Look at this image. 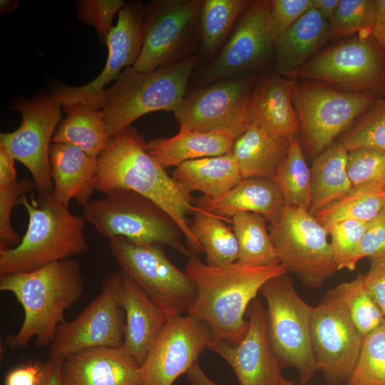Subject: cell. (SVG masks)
<instances>
[{
  "mask_svg": "<svg viewBox=\"0 0 385 385\" xmlns=\"http://www.w3.org/2000/svg\"><path fill=\"white\" fill-rule=\"evenodd\" d=\"M49 158L53 184L51 196L66 206L72 200L86 205L96 190L97 159L67 143H51Z\"/></svg>",
  "mask_w": 385,
  "mask_h": 385,
  "instance_id": "d4e9b609",
  "label": "cell"
},
{
  "mask_svg": "<svg viewBox=\"0 0 385 385\" xmlns=\"http://www.w3.org/2000/svg\"><path fill=\"white\" fill-rule=\"evenodd\" d=\"M122 0H80L76 4L79 21L92 26L103 42L113 28L115 15L125 5Z\"/></svg>",
  "mask_w": 385,
  "mask_h": 385,
  "instance_id": "ee69618b",
  "label": "cell"
},
{
  "mask_svg": "<svg viewBox=\"0 0 385 385\" xmlns=\"http://www.w3.org/2000/svg\"><path fill=\"white\" fill-rule=\"evenodd\" d=\"M371 35L379 48L385 53V0H376L374 21Z\"/></svg>",
  "mask_w": 385,
  "mask_h": 385,
  "instance_id": "f907efd6",
  "label": "cell"
},
{
  "mask_svg": "<svg viewBox=\"0 0 385 385\" xmlns=\"http://www.w3.org/2000/svg\"><path fill=\"white\" fill-rule=\"evenodd\" d=\"M187 375L192 385H217L209 379L197 362L190 367Z\"/></svg>",
  "mask_w": 385,
  "mask_h": 385,
  "instance_id": "db71d44e",
  "label": "cell"
},
{
  "mask_svg": "<svg viewBox=\"0 0 385 385\" xmlns=\"http://www.w3.org/2000/svg\"><path fill=\"white\" fill-rule=\"evenodd\" d=\"M276 41L271 1H252L222 49L204 69L203 82L207 85L262 68Z\"/></svg>",
  "mask_w": 385,
  "mask_h": 385,
  "instance_id": "ac0fdd59",
  "label": "cell"
},
{
  "mask_svg": "<svg viewBox=\"0 0 385 385\" xmlns=\"http://www.w3.org/2000/svg\"><path fill=\"white\" fill-rule=\"evenodd\" d=\"M346 169L352 186L385 180V151L367 148L349 150Z\"/></svg>",
  "mask_w": 385,
  "mask_h": 385,
  "instance_id": "7bdbcfd3",
  "label": "cell"
},
{
  "mask_svg": "<svg viewBox=\"0 0 385 385\" xmlns=\"http://www.w3.org/2000/svg\"><path fill=\"white\" fill-rule=\"evenodd\" d=\"M290 141L251 123L234 142V155L242 179L263 178L274 181L286 159Z\"/></svg>",
  "mask_w": 385,
  "mask_h": 385,
  "instance_id": "4316f807",
  "label": "cell"
},
{
  "mask_svg": "<svg viewBox=\"0 0 385 385\" xmlns=\"http://www.w3.org/2000/svg\"><path fill=\"white\" fill-rule=\"evenodd\" d=\"M122 280L120 272L107 274L101 293L74 319L59 325L48 346L49 359L64 358L98 347H121L125 322L119 302Z\"/></svg>",
  "mask_w": 385,
  "mask_h": 385,
  "instance_id": "5bb4252c",
  "label": "cell"
},
{
  "mask_svg": "<svg viewBox=\"0 0 385 385\" xmlns=\"http://www.w3.org/2000/svg\"><path fill=\"white\" fill-rule=\"evenodd\" d=\"M18 205L27 212V229L17 246L0 250V276L31 272L88 251L86 220L51 195L38 197L32 192Z\"/></svg>",
  "mask_w": 385,
  "mask_h": 385,
  "instance_id": "277c9868",
  "label": "cell"
},
{
  "mask_svg": "<svg viewBox=\"0 0 385 385\" xmlns=\"http://www.w3.org/2000/svg\"><path fill=\"white\" fill-rule=\"evenodd\" d=\"M253 74L222 79L186 96L174 111L180 128L220 132L235 139L248 127Z\"/></svg>",
  "mask_w": 385,
  "mask_h": 385,
  "instance_id": "9a60e30c",
  "label": "cell"
},
{
  "mask_svg": "<svg viewBox=\"0 0 385 385\" xmlns=\"http://www.w3.org/2000/svg\"><path fill=\"white\" fill-rule=\"evenodd\" d=\"M248 118L270 133L289 141L297 138L299 123L293 106L289 78L279 74L261 78L251 93Z\"/></svg>",
  "mask_w": 385,
  "mask_h": 385,
  "instance_id": "cb8c5ba5",
  "label": "cell"
},
{
  "mask_svg": "<svg viewBox=\"0 0 385 385\" xmlns=\"http://www.w3.org/2000/svg\"><path fill=\"white\" fill-rule=\"evenodd\" d=\"M252 1L202 0L200 14V47L202 56L214 55Z\"/></svg>",
  "mask_w": 385,
  "mask_h": 385,
  "instance_id": "e575fe53",
  "label": "cell"
},
{
  "mask_svg": "<svg viewBox=\"0 0 385 385\" xmlns=\"http://www.w3.org/2000/svg\"><path fill=\"white\" fill-rule=\"evenodd\" d=\"M19 5V1L14 0H1L0 10L1 14H9L14 11Z\"/></svg>",
  "mask_w": 385,
  "mask_h": 385,
  "instance_id": "11a10c76",
  "label": "cell"
},
{
  "mask_svg": "<svg viewBox=\"0 0 385 385\" xmlns=\"http://www.w3.org/2000/svg\"><path fill=\"white\" fill-rule=\"evenodd\" d=\"M339 142L348 151L359 148L385 151V96L377 98L343 133Z\"/></svg>",
  "mask_w": 385,
  "mask_h": 385,
  "instance_id": "f35d334b",
  "label": "cell"
},
{
  "mask_svg": "<svg viewBox=\"0 0 385 385\" xmlns=\"http://www.w3.org/2000/svg\"><path fill=\"white\" fill-rule=\"evenodd\" d=\"M269 233L279 263L304 286L319 288L338 271L327 230L309 210L284 205Z\"/></svg>",
  "mask_w": 385,
  "mask_h": 385,
  "instance_id": "8fae6325",
  "label": "cell"
},
{
  "mask_svg": "<svg viewBox=\"0 0 385 385\" xmlns=\"http://www.w3.org/2000/svg\"><path fill=\"white\" fill-rule=\"evenodd\" d=\"M171 177L185 192L200 191L210 199L223 195L242 179L232 152L182 163Z\"/></svg>",
  "mask_w": 385,
  "mask_h": 385,
  "instance_id": "f1b7e54d",
  "label": "cell"
},
{
  "mask_svg": "<svg viewBox=\"0 0 385 385\" xmlns=\"http://www.w3.org/2000/svg\"><path fill=\"white\" fill-rule=\"evenodd\" d=\"M67 114L58 125L52 143L75 145L90 157L97 159L110 140L102 109L82 104L62 107Z\"/></svg>",
  "mask_w": 385,
  "mask_h": 385,
  "instance_id": "4dcf8cb0",
  "label": "cell"
},
{
  "mask_svg": "<svg viewBox=\"0 0 385 385\" xmlns=\"http://www.w3.org/2000/svg\"><path fill=\"white\" fill-rule=\"evenodd\" d=\"M247 313L249 326L240 343L212 340L208 349L230 364L240 385H279L282 367L270 340L266 308L255 298Z\"/></svg>",
  "mask_w": 385,
  "mask_h": 385,
  "instance_id": "ffe728a7",
  "label": "cell"
},
{
  "mask_svg": "<svg viewBox=\"0 0 385 385\" xmlns=\"http://www.w3.org/2000/svg\"><path fill=\"white\" fill-rule=\"evenodd\" d=\"M279 385H294V384L292 381H290L283 376Z\"/></svg>",
  "mask_w": 385,
  "mask_h": 385,
  "instance_id": "9f6ffc18",
  "label": "cell"
},
{
  "mask_svg": "<svg viewBox=\"0 0 385 385\" xmlns=\"http://www.w3.org/2000/svg\"><path fill=\"white\" fill-rule=\"evenodd\" d=\"M284 205L309 210L311 205V175L298 137L290 141L288 155L274 180Z\"/></svg>",
  "mask_w": 385,
  "mask_h": 385,
  "instance_id": "d590c367",
  "label": "cell"
},
{
  "mask_svg": "<svg viewBox=\"0 0 385 385\" xmlns=\"http://www.w3.org/2000/svg\"><path fill=\"white\" fill-rule=\"evenodd\" d=\"M146 144L131 125L112 136L97 158L96 190L105 195L116 190H130L151 200L178 223L190 249L201 254L203 248L187 219L199 209L195 200L148 153Z\"/></svg>",
  "mask_w": 385,
  "mask_h": 385,
  "instance_id": "6da1fadb",
  "label": "cell"
},
{
  "mask_svg": "<svg viewBox=\"0 0 385 385\" xmlns=\"http://www.w3.org/2000/svg\"><path fill=\"white\" fill-rule=\"evenodd\" d=\"M334 289L363 337L385 320L384 314L364 284V274H359L351 281L342 282Z\"/></svg>",
  "mask_w": 385,
  "mask_h": 385,
  "instance_id": "8d00e7d4",
  "label": "cell"
},
{
  "mask_svg": "<svg viewBox=\"0 0 385 385\" xmlns=\"http://www.w3.org/2000/svg\"><path fill=\"white\" fill-rule=\"evenodd\" d=\"M348 150L340 142L331 144L315 158L311 168V205L315 216L344 197L352 188L347 173Z\"/></svg>",
  "mask_w": 385,
  "mask_h": 385,
  "instance_id": "f546056e",
  "label": "cell"
},
{
  "mask_svg": "<svg viewBox=\"0 0 385 385\" xmlns=\"http://www.w3.org/2000/svg\"><path fill=\"white\" fill-rule=\"evenodd\" d=\"M108 244L120 272L145 292L168 319L189 310L197 297L195 284L171 262L163 246L137 244L123 237H111Z\"/></svg>",
  "mask_w": 385,
  "mask_h": 385,
  "instance_id": "9c48e42d",
  "label": "cell"
},
{
  "mask_svg": "<svg viewBox=\"0 0 385 385\" xmlns=\"http://www.w3.org/2000/svg\"><path fill=\"white\" fill-rule=\"evenodd\" d=\"M385 207V180L352 186L342 198L315 217L325 227L344 220L369 222Z\"/></svg>",
  "mask_w": 385,
  "mask_h": 385,
  "instance_id": "1f68e13d",
  "label": "cell"
},
{
  "mask_svg": "<svg viewBox=\"0 0 385 385\" xmlns=\"http://www.w3.org/2000/svg\"><path fill=\"white\" fill-rule=\"evenodd\" d=\"M345 385H385V320L364 337L355 367Z\"/></svg>",
  "mask_w": 385,
  "mask_h": 385,
  "instance_id": "74e56055",
  "label": "cell"
},
{
  "mask_svg": "<svg viewBox=\"0 0 385 385\" xmlns=\"http://www.w3.org/2000/svg\"><path fill=\"white\" fill-rule=\"evenodd\" d=\"M185 272L195 284L197 297L187 314L204 322L212 340L240 343L249 323L245 314L263 284L287 273L280 263L250 267L237 262L222 267L203 263L193 252Z\"/></svg>",
  "mask_w": 385,
  "mask_h": 385,
  "instance_id": "7a4b0ae2",
  "label": "cell"
},
{
  "mask_svg": "<svg viewBox=\"0 0 385 385\" xmlns=\"http://www.w3.org/2000/svg\"><path fill=\"white\" fill-rule=\"evenodd\" d=\"M329 38V21L312 7L277 39V73L292 78Z\"/></svg>",
  "mask_w": 385,
  "mask_h": 385,
  "instance_id": "484cf974",
  "label": "cell"
},
{
  "mask_svg": "<svg viewBox=\"0 0 385 385\" xmlns=\"http://www.w3.org/2000/svg\"><path fill=\"white\" fill-rule=\"evenodd\" d=\"M202 0H154L145 6L141 52L133 66L149 72L176 63L193 54L200 43Z\"/></svg>",
  "mask_w": 385,
  "mask_h": 385,
  "instance_id": "7c38bea8",
  "label": "cell"
},
{
  "mask_svg": "<svg viewBox=\"0 0 385 385\" xmlns=\"http://www.w3.org/2000/svg\"><path fill=\"white\" fill-rule=\"evenodd\" d=\"M367 225L368 222L362 221L344 220L326 227L331 237L330 244L338 271L355 270L358 249Z\"/></svg>",
  "mask_w": 385,
  "mask_h": 385,
  "instance_id": "60d3db41",
  "label": "cell"
},
{
  "mask_svg": "<svg viewBox=\"0 0 385 385\" xmlns=\"http://www.w3.org/2000/svg\"><path fill=\"white\" fill-rule=\"evenodd\" d=\"M267 302V325L272 349L282 367H294L301 385L319 371L311 342L314 307L307 304L284 273L267 281L260 290Z\"/></svg>",
  "mask_w": 385,
  "mask_h": 385,
  "instance_id": "52a82bcc",
  "label": "cell"
},
{
  "mask_svg": "<svg viewBox=\"0 0 385 385\" xmlns=\"http://www.w3.org/2000/svg\"><path fill=\"white\" fill-rule=\"evenodd\" d=\"M197 207L223 219L242 212L261 215L270 225L280 219L284 202L276 183L263 178L242 179L223 195L210 199L201 196L195 200Z\"/></svg>",
  "mask_w": 385,
  "mask_h": 385,
  "instance_id": "603a6c76",
  "label": "cell"
},
{
  "mask_svg": "<svg viewBox=\"0 0 385 385\" xmlns=\"http://www.w3.org/2000/svg\"><path fill=\"white\" fill-rule=\"evenodd\" d=\"M0 290L11 292L22 306L24 317L19 331L8 337L14 349L35 339L38 347L49 346L66 309L84 292L79 262L74 258L53 262L38 270L0 276Z\"/></svg>",
  "mask_w": 385,
  "mask_h": 385,
  "instance_id": "3957f363",
  "label": "cell"
},
{
  "mask_svg": "<svg viewBox=\"0 0 385 385\" xmlns=\"http://www.w3.org/2000/svg\"><path fill=\"white\" fill-rule=\"evenodd\" d=\"M363 339L335 289L328 291L313 308L311 342L319 371L329 385L348 380Z\"/></svg>",
  "mask_w": 385,
  "mask_h": 385,
  "instance_id": "2e32d148",
  "label": "cell"
},
{
  "mask_svg": "<svg viewBox=\"0 0 385 385\" xmlns=\"http://www.w3.org/2000/svg\"><path fill=\"white\" fill-rule=\"evenodd\" d=\"M118 14L117 24L105 42L108 58L100 74L82 86L59 84L53 88L51 96L62 107L82 104L102 109L105 86L116 81L125 68L133 66L138 61L143 41L145 6L140 1H130Z\"/></svg>",
  "mask_w": 385,
  "mask_h": 385,
  "instance_id": "e0dca14e",
  "label": "cell"
},
{
  "mask_svg": "<svg viewBox=\"0 0 385 385\" xmlns=\"http://www.w3.org/2000/svg\"><path fill=\"white\" fill-rule=\"evenodd\" d=\"M235 140L232 135L223 133L180 128L178 133L172 137L149 140L146 149L166 169L188 160L230 153Z\"/></svg>",
  "mask_w": 385,
  "mask_h": 385,
  "instance_id": "83f0119b",
  "label": "cell"
},
{
  "mask_svg": "<svg viewBox=\"0 0 385 385\" xmlns=\"http://www.w3.org/2000/svg\"><path fill=\"white\" fill-rule=\"evenodd\" d=\"M231 218L232 230L238 242L237 262L250 267L279 263L263 216L242 212Z\"/></svg>",
  "mask_w": 385,
  "mask_h": 385,
  "instance_id": "836d02e7",
  "label": "cell"
},
{
  "mask_svg": "<svg viewBox=\"0 0 385 385\" xmlns=\"http://www.w3.org/2000/svg\"><path fill=\"white\" fill-rule=\"evenodd\" d=\"M83 217L102 236L123 237L140 245L170 246L190 257L178 223L161 207L130 190L112 191L83 207Z\"/></svg>",
  "mask_w": 385,
  "mask_h": 385,
  "instance_id": "8992f818",
  "label": "cell"
},
{
  "mask_svg": "<svg viewBox=\"0 0 385 385\" xmlns=\"http://www.w3.org/2000/svg\"><path fill=\"white\" fill-rule=\"evenodd\" d=\"M190 229L205 253V264L222 267L237 262L238 242L232 230L220 217L199 208Z\"/></svg>",
  "mask_w": 385,
  "mask_h": 385,
  "instance_id": "d6a6232c",
  "label": "cell"
},
{
  "mask_svg": "<svg viewBox=\"0 0 385 385\" xmlns=\"http://www.w3.org/2000/svg\"><path fill=\"white\" fill-rule=\"evenodd\" d=\"M292 78L343 91L385 94V53L371 34H356L320 51Z\"/></svg>",
  "mask_w": 385,
  "mask_h": 385,
  "instance_id": "30bf717a",
  "label": "cell"
},
{
  "mask_svg": "<svg viewBox=\"0 0 385 385\" xmlns=\"http://www.w3.org/2000/svg\"><path fill=\"white\" fill-rule=\"evenodd\" d=\"M198 61L197 55H194L149 72L125 68L104 92L102 110L109 136L149 113H174L186 95L188 81Z\"/></svg>",
  "mask_w": 385,
  "mask_h": 385,
  "instance_id": "5b68a950",
  "label": "cell"
},
{
  "mask_svg": "<svg viewBox=\"0 0 385 385\" xmlns=\"http://www.w3.org/2000/svg\"><path fill=\"white\" fill-rule=\"evenodd\" d=\"M385 255V207L371 221L359 245L356 260L364 257L374 258Z\"/></svg>",
  "mask_w": 385,
  "mask_h": 385,
  "instance_id": "bcb514c9",
  "label": "cell"
},
{
  "mask_svg": "<svg viewBox=\"0 0 385 385\" xmlns=\"http://www.w3.org/2000/svg\"><path fill=\"white\" fill-rule=\"evenodd\" d=\"M376 9V0H339L329 21L330 38L371 34Z\"/></svg>",
  "mask_w": 385,
  "mask_h": 385,
  "instance_id": "ab89813d",
  "label": "cell"
},
{
  "mask_svg": "<svg viewBox=\"0 0 385 385\" xmlns=\"http://www.w3.org/2000/svg\"><path fill=\"white\" fill-rule=\"evenodd\" d=\"M61 107L44 94L16 101L13 108L21 113V123L15 130L0 134V146L29 170L38 197L53 192L49 151L62 118Z\"/></svg>",
  "mask_w": 385,
  "mask_h": 385,
  "instance_id": "4fadbf2b",
  "label": "cell"
},
{
  "mask_svg": "<svg viewBox=\"0 0 385 385\" xmlns=\"http://www.w3.org/2000/svg\"><path fill=\"white\" fill-rule=\"evenodd\" d=\"M289 83L299 132L314 155L320 154L347 130L378 96L343 91L312 81L289 78Z\"/></svg>",
  "mask_w": 385,
  "mask_h": 385,
  "instance_id": "ba28073f",
  "label": "cell"
},
{
  "mask_svg": "<svg viewBox=\"0 0 385 385\" xmlns=\"http://www.w3.org/2000/svg\"><path fill=\"white\" fill-rule=\"evenodd\" d=\"M369 260L370 266L364 274V282L385 316V255Z\"/></svg>",
  "mask_w": 385,
  "mask_h": 385,
  "instance_id": "7dc6e473",
  "label": "cell"
},
{
  "mask_svg": "<svg viewBox=\"0 0 385 385\" xmlns=\"http://www.w3.org/2000/svg\"><path fill=\"white\" fill-rule=\"evenodd\" d=\"M44 372V366L29 363L10 371L5 377V385H39Z\"/></svg>",
  "mask_w": 385,
  "mask_h": 385,
  "instance_id": "c3c4849f",
  "label": "cell"
},
{
  "mask_svg": "<svg viewBox=\"0 0 385 385\" xmlns=\"http://www.w3.org/2000/svg\"><path fill=\"white\" fill-rule=\"evenodd\" d=\"M212 340L210 328L202 321L188 314L169 318L140 366V385H173Z\"/></svg>",
  "mask_w": 385,
  "mask_h": 385,
  "instance_id": "d6986e66",
  "label": "cell"
},
{
  "mask_svg": "<svg viewBox=\"0 0 385 385\" xmlns=\"http://www.w3.org/2000/svg\"><path fill=\"white\" fill-rule=\"evenodd\" d=\"M63 359H48L43 363L44 372L39 385H62L61 369Z\"/></svg>",
  "mask_w": 385,
  "mask_h": 385,
  "instance_id": "816d5d0a",
  "label": "cell"
},
{
  "mask_svg": "<svg viewBox=\"0 0 385 385\" xmlns=\"http://www.w3.org/2000/svg\"><path fill=\"white\" fill-rule=\"evenodd\" d=\"M62 385H140V366L120 347H98L63 358Z\"/></svg>",
  "mask_w": 385,
  "mask_h": 385,
  "instance_id": "44dd1931",
  "label": "cell"
},
{
  "mask_svg": "<svg viewBox=\"0 0 385 385\" xmlns=\"http://www.w3.org/2000/svg\"><path fill=\"white\" fill-rule=\"evenodd\" d=\"M15 159L0 146V186H6L18 182Z\"/></svg>",
  "mask_w": 385,
  "mask_h": 385,
  "instance_id": "681fc988",
  "label": "cell"
},
{
  "mask_svg": "<svg viewBox=\"0 0 385 385\" xmlns=\"http://www.w3.org/2000/svg\"><path fill=\"white\" fill-rule=\"evenodd\" d=\"M35 188L33 179L24 177L16 183L0 186V250L17 246L22 237L13 228L11 215L19 199Z\"/></svg>",
  "mask_w": 385,
  "mask_h": 385,
  "instance_id": "b9f144b4",
  "label": "cell"
},
{
  "mask_svg": "<svg viewBox=\"0 0 385 385\" xmlns=\"http://www.w3.org/2000/svg\"><path fill=\"white\" fill-rule=\"evenodd\" d=\"M339 0H312L313 7L329 21L332 19Z\"/></svg>",
  "mask_w": 385,
  "mask_h": 385,
  "instance_id": "f5cc1de1",
  "label": "cell"
},
{
  "mask_svg": "<svg viewBox=\"0 0 385 385\" xmlns=\"http://www.w3.org/2000/svg\"><path fill=\"white\" fill-rule=\"evenodd\" d=\"M122 275L119 302L125 312V322L120 348L140 366L168 317L135 282Z\"/></svg>",
  "mask_w": 385,
  "mask_h": 385,
  "instance_id": "7402d4cb",
  "label": "cell"
},
{
  "mask_svg": "<svg viewBox=\"0 0 385 385\" xmlns=\"http://www.w3.org/2000/svg\"><path fill=\"white\" fill-rule=\"evenodd\" d=\"M272 19L277 39L313 7L312 0H271Z\"/></svg>",
  "mask_w": 385,
  "mask_h": 385,
  "instance_id": "f6af8a7d",
  "label": "cell"
}]
</instances>
